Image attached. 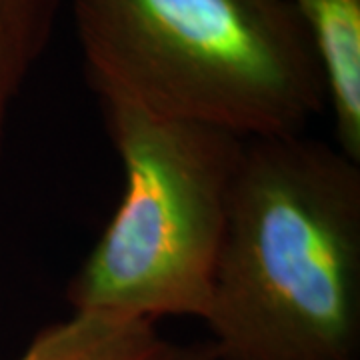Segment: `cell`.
<instances>
[{
  "mask_svg": "<svg viewBox=\"0 0 360 360\" xmlns=\"http://www.w3.org/2000/svg\"><path fill=\"white\" fill-rule=\"evenodd\" d=\"M214 360H359L360 162L248 139L202 316Z\"/></svg>",
  "mask_w": 360,
  "mask_h": 360,
  "instance_id": "6da1fadb",
  "label": "cell"
},
{
  "mask_svg": "<svg viewBox=\"0 0 360 360\" xmlns=\"http://www.w3.org/2000/svg\"><path fill=\"white\" fill-rule=\"evenodd\" d=\"M98 103L229 130L307 132L326 86L290 0H70Z\"/></svg>",
  "mask_w": 360,
  "mask_h": 360,
  "instance_id": "7a4b0ae2",
  "label": "cell"
},
{
  "mask_svg": "<svg viewBox=\"0 0 360 360\" xmlns=\"http://www.w3.org/2000/svg\"><path fill=\"white\" fill-rule=\"evenodd\" d=\"M124 170L112 219L66 284L72 312L206 314L246 139L98 103Z\"/></svg>",
  "mask_w": 360,
  "mask_h": 360,
  "instance_id": "3957f363",
  "label": "cell"
},
{
  "mask_svg": "<svg viewBox=\"0 0 360 360\" xmlns=\"http://www.w3.org/2000/svg\"><path fill=\"white\" fill-rule=\"evenodd\" d=\"M16 360H214V354L208 342H174L156 322L72 312L44 324Z\"/></svg>",
  "mask_w": 360,
  "mask_h": 360,
  "instance_id": "277c9868",
  "label": "cell"
},
{
  "mask_svg": "<svg viewBox=\"0 0 360 360\" xmlns=\"http://www.w3.org/2000/svg\"><path fill=\"white\" fill-rule=\"evenodd\" d=\"M309 34L333 110L336 148L360 162V0H290Z\"/></svg>",
  "mask_w": 360,
  "mask_h": 360,
  "instance_id": "5b68a950",
  "label": "cell"
},
{
  "mask_svg": "<svg viewBox=\"0 0 360 360\" xmlns=\"http://www.w3.org/2000/svg\"><path fill=\"white\" fill-rule=\"evenodd\" d=\"M60 0H0V167L20 92L51 46Z\"/></svg>",
  "mask_w": 360,
  "mask_h": 360,
  "instance_id": "8992f818",
  "label": "cell"
}]
</instances>
